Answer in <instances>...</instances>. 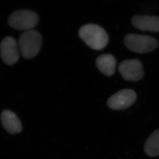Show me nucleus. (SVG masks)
<instances>
[{
	"instance_id": "1",
	"label": "nucleus",
	"mask_w": 159,
	"mask_h": 159,
	"mask_svg": "<svg viewBox=\"0 0 159 159\" xmlns=\"http://www.w3.org/2000/svg\"><path fill=\"white\" fill-rule=\"evenodd\" d=\"M79 35L87 46L96 50L103 49L109 41L106 31L101 26L94 24H87L82 26Z\"/></svg>"
},
{
	"instance_id": "2",
	"label": "nucleus",
	"mask_w": 159,
	"mask_h": 159,
	"mask_svg": "<svg viewBox=\"0 0 159 159\" xmlns=\"http://www.w3.org/2000/svg\"><path fill=\"white\" fill-rule=\"evenodd\" d=\"M42 43V37L38 31L33 29L25 31L19 39L20 53L25 58H33L39 53Z\"/></svg>"
},
{
	"instance_id": "3",
	"label": "nucleus",
	"mask_w": 159,
	"mask_h": 159,
	"mask_svg": "<svg viewBox=\"0 0 159 159\" xmlns=\"http://www.w3.org/2000/svg\"><path fill=\"white\" fill-rule=\"evenodd\" d=\"M39 21V17L36 12L28 9H20L11 14L8 23L14 29L26 31L33 29Z\"/></svg>"
},
{
	"instance_id": "4",
	"label": "nucleus",
	"mask_w": 159,
	"mask_h": 159,
	"mask_svg": "<svg viewBox=\"0 0 159 159\" xmlns=\"http://www.w3.org/2000/svg\"><path fill=\"white\" fill-rule=\"evenodd\" d=\"M124 43L130 50L141 54L152 52L159 45L157 40L152 36L135 34H128Z\"/></svg>"
},
{
	"instance_id": "5",
	"label": "nucleus",
	"mask_w": 159,
	"mask_h": 159,
	"mask_svg": "<svg viewBox=\"0 0 159 159\" xmlns=\"http://www.w3.org/2000/svg\"><path fill=\"white\" fill-rule=\"evenodd\" d=\"M118 70L122 78L127 81H139L144 75L142 64L138 59L124 61L119 65Z\"/></svg>"
},
{
	"instance_id": "6",
	"label": "nucleus",
	"mask_w": 159,
	"mask_h": 159,
	"mask_svg": "<svg viewBox=\"0 0 159 159\" xmlns=\"http://www.w3.org/2000/svg\"><path fill=\"white\" fill-rule=\"evenodd\" d=\"M136 99V94L134 90L125 89L111 97L107 100V104L111 109L121 110L132 106Z\"/></svg>"
},
{
	"instance_id": "7",
	"label": "nucleus",
	"mask_w": 159,
	"mask_h": 159,
	"mask_svg": "<svg viewBox=\"0 0 159 159\" xmlns=\"http://www.w3.org/2000/svg\"><path fill=\"white\" fill-rule=\"evenodd\" d=\"M18 43L11 36L5 37L0 44V55L3 61L8 65L17 63L19 58Z\"/></svg>"
},
{
	"instance_id": "8",
	"label": "nucleus",
	"mask_w": 159,
	"mask_h": 159,
	"mask_svg": "<svg viewBox=\"0 0 159 159\" xmlns=\"http://www.w3.org/2000/svg\"><path fill=\"white\" fill-rule=\"evenodd\" d=\"M131 23L137 29L159 32V17L158 16H135L132 18Z\"/></svg>"
},
{
	"instance_id": "9",
	"label": "nucleus",
	"mask_w": 159,
	"mask_h": 159,
	"mask_svg": "<svg viewBox=\"0 0 159 159\" xmlns=\"http://www.w3.org/2000/svg\"><path fill=\"white\" fill-rule=\"evenodd\" d=\"M1 119L3 127L8 133L16 134L21 131L22 125L19 119L11 111H4L2 113Z\"/></svg>"
},
{
	"instance_id": "10",
	"label": "nucleus",
	"mask_w": 159,
	"mask_h": 159,
	"mask_svg": "<svg viewBox=\"0 0 159 159\" xmlns=\"http://www.w3.org/2000/svg\"><path fill=\"white\" fill-rule=\"evenodd\" d=\"M96 63L98 69L104 75L111 76L114 74L116 61L111 54H102L97 58Z\"/></svg>"
},
{
	"instance_id": "11",
	"label": "nucleus",
	"mask_w": 159,
	"mask_h": 159,
	"mask_svg": "<svg viewBox=\"0 0 159 159\" xmlns=\"http://www.w3.org/2000/svg\"><path fill=\"white\" fill-rule=\"evenodd\" d=\"M144 152L147 156L151 157L159 156V129L153 132L146 141Z\"/></svg>"
}]
</instances>
